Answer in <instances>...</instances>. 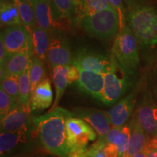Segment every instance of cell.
<instances>
[{"mask_svg": "<svg viewBox=\"0 0 157 157\" xmlns=\"http://www.w3.org/2000/svg\"><path fill=\"white\" fill-rule=\"evenodd\" d=\"M72 117H75L73 112L58 106L44 115L33 117L41 143L51 154L68 157L66 121Z\"/></svg>", "mask_w": 157, "mask_h": 157, "instance_id": "1", "label": "cell"}, {"mask_svg": "<svg viewBox=\"0 0 157 157\" xmlns=\"http://www.w3.org/2000/svg\"><path fill=\"white\" fill-rule=\"evenodd\" d=\"M127 23L142 46L157 44V10L154 7L141 5L127 7Z\"/></svg>", "mask_w": 157, "mask_h": 157, "instance_id": "2", "label": "cell"}, {"mask_svg": "<svg viewBox=\"0 0 157 157\" xmlns=\"http://www.w3.org/2000/svg\"><path fill=\"white\" fill-rule=\"evenodd\" d=\"M134 75L121 66L111 54V67L104 74L105 82L102 103L111 105L119 101L132 87Z\"/></svg>", "mask_w": 157, "mask_h": 157, "instance_id": "3", "label": "cell"}, {"mask_svg": "<svg viewBox=\"0 0 157 157\" xmlns=\"http://www.w3.org/2000/svg\"><path fill=\"white\" fill-rule=\"evenodd\" d=\"M39 143H41V141L38 132L32 120L26 126L15 132H1V157H9L31 151L35 147L39 146Z\"/></svg>", "mask_w": 157, "mask_h": 157, "instance_id": "4", "label": "cell"}, {"mask_svg": "<svg viewBox=\"0 0 157 157\" xmlns=\"http://www.w3.org/2000/svg\"><path fill=\"white\" fill-rule=\"evenodd\" d=\"M78 23L90 36L100 39L116 37L119 30V15L113 7L84 17Z\"/></svg>", "mask_w": 157, "mask_h": 157, "instance_id": "5", "label": "cell"}, {"mask_svg": "<svg viewBox=\"0 0 157 157\" xmlns=\"http://www.w3.org/2000/svg\"><path fill=\"white\" fill-rule=\"evenodd\" d=\"M137 43L136 37L127 25L116 36L111 52L121 66L134 74L140 66Z\"/></svg>", "mask_w": 157, "mask_h": 157, "instance_id": "6", "label": "cell"}, {"mask_svg": "<svg viewBox=\"0 0 157 157\" xmlns=\"http://www.w3.org/2000/svg\"><path fill=\"white\" fill-rule=\"evenodd\" d=\"M76 117V116H75ZM72 117L66 121V138L68 150L85 148L90 141L95 140L97 135L93 127L83 119Z\"/></svg>", "mask_w": 157, "mask_h": 157, "instance_id": "7", "label": "cell"}, {"mask_svg": "<svg viewBox=\"0 0 157 157\" xmlns=\"http://www.w3.org/2000/svg\"><path fill=\"white\" fill-rule=\"evenodd\" d=\"M8 56L23 51H33L31 33L23 24L7 27L1 31Z\"/></svg>", "mask_w": 157, "mask_h": 157, "instance_id": "8", "label": "cell"}, {"mask_svg": "<svg viewBox=\"0 0 157 157\" xmlns=\"http://www.w3.org/2000/svg\"><path fill=\"white\" fill-rule=\"evenodd\" d=\"M73 64L80 69L105 74L111 67V55L108 56L89 49L81 48L76 52Z\"/></svg>", "mask_w": 157, "mask_h": 157, "instance_id": "9", "label": "cell"}, {"mask_svg": "<svg viewBox=\"0 0 157 157\" xmlns=\"http://www.w3.org/2000/svg\"><path fill=\"white\" fill-rule=\"evenodd\" d=\"M134 118L151 138L157 136V105L151 95L146 93L137 105Z\"/></svg>", "mask_w": 157, "mask_h": 157, "instance_id": "10", "label": "cell"}, {"mask_svg": "<svg viewBox=\"0 0 157 157\" xmlns=\"http://www.w3.org/2000/svg\"><path fill=\"white\" fill-rule=\"evenodd\" d=\"M73 57L67 39L61 34L51 33V40L48 50L47 62L52 71L58 66H71Z\"/></svg>", "mask_w": 157, "mask_h": 157, "instance_id": "11", "label": "cell"}, {"mask_svg": "<svg viewBox=\"0 0 157 157\" xmlns=\"http://www.w3.org/2000/svg\"><path fill=\"white\" fill-rule=\"evenodd\" d=\"M73 113L76 117L89 124L101 138H105L111 129L107 111L93 108L77 107L73 109Z\"/></svg>", "mask_w": 157, "mask_h": 157, "instance_id": "12", "label": "cell"}, {"mask_svg": "<svg viewBox=\"0 0 157 157\" xmlns=\"http://www.w3.org/2000/svg\"><path fill=\"white\" fill-rule=\"evenodd\" d=\"M104 74L80 69L79 78L76 82V84L82 93L101 101L104 90Z\"/></svg>", "mask_w": 157, "mask_h": 157, "instance_id": "13", "label": "cell"}, {"mask_svg": "<svg viewBox=\"0 0 157 157\" xmlns=\"http://www.w3.org/2000/svg\"><path fill=\"white\" fill-rule=\"evenodd\" d=\"M29 106L20 105L14 111L1 119V132H15L26 126L33 120Z\"/></svg>", "mask_w": 157, "mask_h": 157, "instance_id": "14", "label": "cell"}, {"mask_svg": "<svg viewBox=\"0 0 157 157\" xmlns=\"http://www.w3.org/2000/svg\"><path fill=\"white\" fill-rule=\"evenodd\" d=\"M53 101V93L50 78H44L34 90L31 96L29 109L31 113H39L48 109Z\"/></svg>", "mask_w": 157, "mask_h": 157, "instance_id": "15", "label": "cell"}, {"mask_svg": "<svg viewBox=\"0 0 157 157\" xmlns=\"http://www.w3.org/2000/svg\"><path fill=\"white\" fill-rule=\"evenodd\" d=\"M55 28L61 24L74 25L78 23L73 0H50Z\"/></svg>", "mask_w": 157, "mask_h": 157, "instance_id": "16", "label": "cell"}, {"mask_svg": "<svg viewBox=\"0 0 157 157\" xmlns=\"http://www.w3.org/2000/svg\"><path fill=\"white\" fill-rule=\"evenodd\" d=\"M136 98L132 93L121 99L112 109L107 111L112 127H121L125 124L134 110Z\"/></svg>", "mask_w": 157, "mask_h": 157, "instance_id": "17", "label": "cell"}, {"mask_svg": "<svg viewBox=\"0 0 157 157\" xmlns=\"http://www.w3.org/2000/svg\"><path fill=\"white\" fill-rule=\"evenodd\" d=\"M33 56L34 52L23 51L8 56L5 65L1 67V78L7 74L19 76L30 64Z\"/></svg>", "mask_w": 157, "mask_h": 157, "instance_id": "18", "label": "cell"}, {"mask_svg": "<svg viewBox=\"0 0 157 157\" xmlns=\"http://www.w3.org/2000/svg\"><path fill=\"white\" fill-rule=\"evenodd\" d=\"M132 127L127 124L121 127H113L105 136L107 143L116 145L119 149V157H122L129 146Z\"/></svg>", "mask_w": 157, "mask_h": 157, "instance_id": "19", "label": "cell"}, {"mask_svg": "<svg viewBox=\"0 0 157 157\" xmlns=\"http://www.w3.org/2000/svg\"><path fill=\"white\" fill-rule=\"evenodd\" d=\"M131 127L132 133L129 146L127 151L123 154L122 157H133L135 154L143 151L148 141L149 137L135 119H132Z\"/></svg>", "mask_w": 157, "mask_h": 157, "instance_id": "20", "label": "cell"}, {"mask_svg": "<svg viewBox=\"0 0 157 157\" xmlns=\"http://www.w3.org/2000/svg\"><path fill=\"white\" fill-rule=\"evenodd\" d=\"M31 38L34 55L43 61L47 60L51 40V33L36 25L31 31Z\"/></svg>", "mask_w": 157, "mask_h": 157, "instance_id": "21", "label": "cell"}, {"mask_svg": "<svg viewBox=\"0 0 157 157\" xmlns=\"http://www.w3.org/2000/svg\"><path fill=\"white\" fill-rule=\"evenodd\" d=\"M36 25L52 33L55 31V23L50 7V0H36L34 3Z\"/></svg>", "mask_w": 157, "mask_h": 157, "instance_id": "22", "label": "cell"}, {"mask_svg": "<svg viewBox=\"0 0 157 157\" xmlns=\"http://www.w3.org/2000/svg\"><path fill=\"white\" fill-rule=\"evenodd\" d=\"M77 21L97 12L112 7L108 0H73Z\"/></svg>", "mask_w": 157, "mask_h": 157, "instance_id": "23", "label": "cell"}, {"mask_svg": "<svg viewBox=\"0 0 157 157\" xmlns=\"http://www.w3.org/2000/svg\"><path fill=\"white\" fill-rule=\"evenodd\" d=\"M0 22L2 28L22 24L18 9L14 0H1Z\"/></svg>", "mask_w": 157, "mask_h": 157, "instance_id": "24", "label": "cell"}, {"mask_svg": "<svg viewBox=\"0 0 157 157\" xmlns=\"http://www.w3.org/2000/svg\"><path fill=\"white\" fill-rule=\"evenodd\" d=\"M69 66H58L52 70V79L56 88V98L53 105L50 108V111L53 110L58 106L59 103L63 95L67 85L68 84L67 78V72Z\"/></svg>", "mask_w": 157, "mask_h": 157, "instance_id": "25", "label": "cell"}, {"mask_svg": "<svg viewBox=\"0 0 157 157\" xmlns=\"http://www.w3.org/2000/svg\"><path fill=\"white\" fill-rule=\"evenodd\" d=\"M14 2L18 9L22 24L31 33L33 29L37 25L34 4L25 2L20 0H14Z\"/></svg>", "mask_w": 157, "mask_h": 157, "instance_id": "26", "label": "cell"}, {"mask_svg": "<svg viewBox=\"0 0 157 157\" xmlns=\"http://www.w3.org/2000/svg\"><path fill=\"white\" fill-rule=\"evenodd\" d=\"M30 68L31 63L26 69L18 76L19 103L20 105H25V106H29L31 96Z\"/></svg>", "mask_w": 157, "mask_h": 157, "instance_id": "27", "label": "cell"}, {"mask_svg": "<svg viewBox=\"0 0 157 157\" xmlns=\"http://www.w3.org/2000/svg\"><path fill=\"white\" fill-rule=\"evenodd\" d=\"M46 76L45 68L43 64V60L35 56H32L30 68V78L31 86V94L36 89L39 84H40Z\"/></svg>", "mask_w": 157, "mask_h": 157, "instance_id": "28", "label": "cell"}, {"mask_svg": "<svg viewBox=\"0 0 157 157\" xmlns=\"http://www.w3.org/2000/svg\"><path fill=\"white\" fill-rule=\"evenodd\" d=\"M1 88L6 93L19 102L18 76L9 74L4 76L1 78Z\"/></svg>", "mask_w": 157, "mask_h": 157, "instance_id": "29", "label": "cell"}, {"mask_svg": "<svg viewBox=\"0 0 157 157\" xmlns=\"http://www.w3.org/2000/svg\"><path fill=\"white\" fill-rule=\"evenodd\" d=\"M20 105L19 102L0 88V119L14 111Z\"/></svg>", "mask_w": 157, "mask_h": 157, "instance_id": "30", "label": "cell"}, {"mask_svg": "<svg viewBox=\"0 0 157 157\" xmlns=\"http://www.w3.org/2000/svg\"><path fill=\"white\" fill-rule=\"evenodd\" d=\"M108 1L111 7L117 12L119 19V30H121L127 25V7L124 2V0H108Z\"/></svg>", "mask_w": 157, "mask_h": 157, "instance_id": "31", "label": "cell"}, {"mask_svg": "<svg viewBox=\"0 0 157 157\" xmlns=\"http://www.w3.org/2000/svg\"><path fill=\"white\" fill-rule=\"evenodd\" d=\"M80 69L76 65L72 64L69 66L67 72V78L68 84H72L74 82H76L79 78Z\"/></svg>", "mask_w": 157, "mask_h": 157, "instance_id": "32", "label": "cell"}, {"mask_svg": "<svg viewBox=\"0 0 157 157\" xmlns=\"http://www.w3.org/2000/svg\"><path fill=\"white\" fill-rule=\"evenodd\" d=\"M105 157H119V149L116 145L107 143L103 148Z\"/></svg>", "mask_w": 157, "mask_h": 157, "instance_id": "33", "label": "cell"}, {"mask_svg": "<svg viewBox=\"0 0 157 157\" xmlns=\"http://www.w3.org/2000/svg\"><path fill=\"white\" fill-rule=\"evenodd\" d=\"M68 157H90L87 153V147H77L71 148L68 151Z\"/></svg>", "mask_w": 157, "mask_h": 157, "instance_id": "34", "label": "cell"}, {"mask_svg": "<svg viewBox=\"0 0 157 157\" xmlns=\"http://www.w3.org/2000/svg\"><path fill=\"white\" fill-rule=\"evenodd\" d=\"M8 58V54L7 52L2 36H0V66L2 67L5 65L6 60Z\"/></svg>", "mask_w": 157, "mask_h": 157, "instance_id": "35", "label": "cell"}, {"mask_svg": "<svg viewBox=\"0 0 157 157\" xmlns=\"http://www.w3.org/2000/svg\"><path fill=\"white\" fill-rule=\"evenodd\" d=\"M148 1V0H124L127 7L135 5H145V3L147 2Z\"/></svg>", "mask_w": 157, "mask_h": 157, "instance_id": "36", "label": "cell"}, {"mask_svg": "<svg viewBox=\"0 0 157 157\" xmlns=\"http://www.w3.org/2000/svg\"><path fill=\"white\" fill-rule=\"evenodd\" d=\"M144 148L157 149V136L153 137L151 140H148Z\"/></svg>", "mask_w": 157, "mask_h": 157, "instance_id": "37", "label": "cell"}, {"mask_svg": "<svg viewBox=\"0 0 157 157\" xmlns=\"http://www.w3.org/2000/svg\"><path fill=\"white\" fill-rule=\"evenodd\" d=\"M146 157H157V149L144 148L143 151Z\"/></svg>", "mask_w": 157, "mask_h": 157, "instance_id": "38", "label": "cell"}, {"mask_svg": "<svg viewBox=\"0 0 157 157\" xmlns=\"http://www.w3.org/2000/svg\"><path fill=\"white\" fill-rule=\"evenodd\" d=\"M154 93L157 100V75L156 76V78H155V82H154Z\"/></svg>", "mask_w": 157, "mask_h": 157, "instance_id": "39", "label": "cell"}, {"mask_svg": "<svg viewBox=\"0 0 157 157\" xmlns=\"http://www.w3.org/2000/svg\"><path fill=\"white\" fill-rule=\"evenodd\" d=\"M93 157H105V154H104L103 150V151H99L98 153H97V154H96Z\"/></svg>", "mask_w": 157, "mask_h": 157, "instance_id": "40", "label": "cell"}, {"mask_svg": "<svg viewBox=\"0 0 157 157\" xmlns=\"http://www.w3.org/2000/svg\"><path fill=\"white\" fill-rule=\"evenodd\" d=\"M133 157H146V155H145L144 152L143 151H141L140 153H138V154H135L134 156Z\"/></svg>", "mask_w": 157, "mask_h": 157, "instance_id": "41", "label": "cell"}, {"mask_svg": "<svg viewBox=\"0 0 157 157\" xmlns=\"http://www.w3.org/2000/svg\"><path fill=\"white\" fill-rule=\"evenodd\" d=\"M20 1H22V2H29V3H32L34 4L36 0H20Z\"/></svg>", "mask_w": 157, "mask_h": 157, "instance_id": "42", "label": "cell"}, {"mask_svg": "<svg viewBox=\"0 0 157 157\" xmlns=\"http://www.w3.org/2000/svg\"><path fill=\"white\" fill-rule=\"evenodd\" d=\"M15 157H17V156H15ZM20 157H26V156H20Z\"/></svg>", "mask_w": 157, "mask_h": 157, "instance_id": "43", "label": "cell"}]
</instances>
